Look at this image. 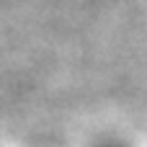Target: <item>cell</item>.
<instances>
[{
  "label": "cell",
  "instance_id": "obj_1",
  "mask_svg": "<svg viewBox=\"0 0 147 147\" xmlns=\"http://www.w3.org/2000/svg\"><path fill=\"white\" fill-rule=\"evenodd\" d=\"M101 147H127V145H121V142H103Z\"/></svg>",
  "mask_w": 147,
  "mask_h": 147
}]
</instances>
